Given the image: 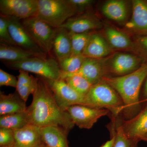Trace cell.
<instances>
[{"label":"cell","mask_w":147,"mask_h":147,"mask_svg":"<svg viewBox=\"0 0 147 147\" xmlns=\"http://www.w3.org/2000/svg\"><path fill=\"white\" fill-rule=\"evenodd\" d=\"M5 17L7 19L11 36L16 46L34 53L41 57L47 58V55L34 42L21 20L13 17Z\"/></svg>","instance_id":"9"},{"label":"cell","mask_w":147,"mask_h":147,"mask_svg":"<svg viewBox=\"0 0 147 147\" xmlns=\"http://www.w3.org/2000/svg\"><path fill=\"white\" fill-rule=\"evenodd\" d=\"M42 142L45 147H69L68 133L58 127L49 126L40 127Z\"/></svg>","instance_id":"19"},{"label":"cell","mask_w":147,"mask_h":147,"mask_svg":"<svg viewBox=\"0 0 147 147\" xmlns=\"http://www.w3.org/2000/svg\"><path fill=\"white\" fill-rule=\"evenodd\" d=\"M106 40L112 49L134 50V42L125 33L111 27H106L104 30Z\"/></svg>","instance_id":"23"},{"label":"cell","mask_w":147,"mask_h":147,"mask_svg":"<svg viewBox=\"0 0 147 147\" xmlns=\"http://www.w3.org/2000/svg\"><path fill=\"white\" fill-rule=\"evenodd\" d=\"M4 64L10 69L32 72L45 79H61L62 72L59 65L53 58L35 57L18 62Z\"/></svg>","instance_id":"5"},{"label":"cell","mask_w":147,"mask_h":147,"mask_svg":"<svg viewBox=\"0 0 147 147\" xmlns=\"http://www.w3.org/2000/svg\"><path fill=\"white\" fill-rule=\"evenodd\" d=\"M75 125L80 128L90 129L98 120L107 115L110 111L105 109L92 108L84 105H74L65 109Z\"/></svg>","instance_id":"8"},{"label":"cell","mask_w":147,"mask_h":147,"mask_svg":"<svg viewBox=\"0 0 147 147\" xmlns=\"http://www.w3.org/2000/svg\"><path fill=\"white\" fill-rule=\"evenodd\" d=\"M147 76V63L142 64L136 71L123 76L107 77L102 81L113 87L122 99V114L126 120L136 115L142 108L140 92Z\"/></svg>","instance_id":"2"},{"label":"cell","mask_w":147,"mask_h":147,"mask_svg":"<svg viewBox=\"0 0 147 147\" xmlns=\"http://www.w3.org/2000/svg\"><path fill=\"white\" fill-rule=\"evenodd\" d=\"M111 137L110 140H108L105 144H103L100 147H113L115 141V135L114 132L112 130Z\"/></svg>","instance_id":"36"},{"label":"cell","mask_w":147,"mask_h":147,"mask_svg":"<svg viewBox=\"0 0 147 147\" xmlns=\"http://www.w3.org/2000/svg\"><path fill=\"white\" fill-rule=\"evenodd\" d=\"M113 50L103 37L97 33L92 32L83 55L86 58L100 59L108 56Z\"/></svg>","instance_id":"18"},{"label":"cell","mask_w":147,"mask_h":147,"mask_svg":"<svg viewBox=\"0 0 147 147\" xmlns=\"http://www.w3.org/2000/svg\"><path fill=\"white\" fill-rule=\"evenodd\" d=\"M77 15L76 8L69 0H38L36 16L56 28Z\"/></svg>","instance_id":"4"},{"label":"cell","mask_w":147,"mask_h":147,"mask_svg":"<svg viewBox=\"0 0 147 147\" xmlns=\"http://www.w3.org/2000/svg\"><path fill=\"white\" fill-rule=\"evenodd\" d=\"M18 79L16 77L9 74L2 69H0V86H8L16 88Z\"/></svg>","instance_id":"34"},{"label":"cell","mask_w":147,"mask_h":147,"mask_svg":"<svg viewBox=\"0 0 147 147\" xmlns=\"http://www.w3.org/2000/svg\"><path fill=\"white\" fill-rule=\"evenodd\" d=\"M35 57H40L18 46L0 43V59L4 63L18 62Z\"/></svg>","instance_id":"22"},{"label":"cell","mask_w":147,"mask_h":147,"mask_svg":"<svg viewBox=\"0 0 147 147\" xmlns=\"http://www.w3.org/2000/svg\"><path fill=\"white\" fill-rule=\"evenodd\" d=\"M147 102V100H146V101H145V102H144H144Z\"/></svg>","instance_id":"38"},{"label":"cell","mask_w":147,"mask_h":147,"mask_svg":"<svg viewBox=\"0 0 147 147\" xmlns=\"http://www.w3.org/2000/svg\"><path fill=\"white\" fill-rule=\"evenodd\" d=\"M111 126L115 135L113 147H137L138 142L129 139L125 134L119 119H113Z\"/></svg>","instance_id":"26"},{"label":"cell","mask_w":147,"mask_h":147,"mask_svg":"<svg viewBox=\"0 0 147 147\" xmlns=\"http://www.w3.org/2000/svg\"><path fill=\"white\" fill-rule=\"evenodd\" d=\"M88 106L107 109L111 112L113 118L118 117L124 110V104L119 94L104 81L92 86L86 96Z\"/></svg>","instance_id":"3"},{"label":"cell","mask_w":147,"mask_h":147,"mask_svg":"<svg viewBox=\"0 0 147 147\" xmlns=\"http://www.w3.org/2000/svg\"><path fill=\"white\" fill-rule=\"evenodd\" d=\"M132 118L120 120L121 126L129 139L139 142L147 133V102Z\"/></svg>","instance_id":"13"},{"label":"cell","mask_w":147,"mask_h":147,"mask_svg":"<svg viewBox=\"0 0 147 147\" xmlns=\"http://www.w3.org/2000/svg\"><path fill=\"white\" fill-rule=\"evenodd\" d=\"M30 123L27 110L22 113L4 115L0 117V127L16 130Z\"/></svg>","instance_id":"25"},{"label":"cell","mask_w":147,"mask_h":147,"mask_svg":"<svg viewBox=\"0 0 147 147\" xmlns=\"http://www.w3.org/2000/svg\"><path fill=\"white\" fill-rule=\"evenodd\" d=\"M38 78L37 86L33 94L32 101L27 107L30 124L40 127H58L68 133L75 125L68 113L58 105L45 80L40 76Z\"/></svg>","instance_id":"1"},{"label":"cell","mask_w":147,"mask_h":147,"mask_svg":"<svg viewBox=\"0 0 147 147\" xmlns=\"http://www.w3.org/2000/svg\"><path fill=\"white\" fill-rule=\"evenodd\" d=\"M26 101L16 91L13 93L5 94L0 92V115L1 116L22 113L27 110Z\"/></svg>","instance_id":"21"},{"label":"cell","mask_w":147,"mask_h":147,"mask_svg":"<svg viewBox=\"0 0 147 147\" xmlns=\"http://www.w3.org/2000/svg\"><path fill=\"white\" fill-rule=\"evenodd\" d=\"M58 63L72 55L70 33L64 28L56 29L52 43V52Z\"/></svg>","instance_id":"17"},{"label":"cell","mask_w":147,"mask_h":147,"mask_svg":"<svg viewBox=\"0 0 147 147\" xmlns=\"http://www.w3.org/2000/svg\"><path fill=\"white\" fill-rule=\"evenodd\" d=\"M62 79L74 90L82 95H86L93 86L86 79L79 75L67 76Z\"/></svg>","instance_id":"28"},{"label":"cell","mask_w":147,"mask_h":147,"mask_svg":"<svg viewBox=\"0 0 147 147\" xmlns=\"http://www.w3.org/2000/svg\"><path fill=\"white\" fill-rule=\"evenodd\" d=\"M74 6L78 14L90 11L94 1L92 0H69Z\"/></svg>","instance_id":"33"},{"label":"cell","mask_w":147,"mask_h":147,"mask_svg":"<svg viewBox=\"0 0 147 147\" xmlns=\"http://www.w3.org/2000/svg\"><path fill=\"white\" fill-rule=\"evenodd\" d=\"M133 42V51L139 54L140 57L143 58L147 60V34L138 35L135 38Z\"/></svg>","instance_id":"31"},{"label":"cell","mask_w":147,"mask_h":147,"mask_svg":"<svg viewBox=\"0 0 147 147\" xmlns=\"http://www.w3.org/2000/svg\"><path fill=\"white\" fill-rule=\"evenodd\" d=\"M104 16L113 21L122 23L125 22L128 16V5L123 0H110L102 5L101 9Z\"/></svg>","instance_id":"20"},{"label":"cell","mask_w":147,"mask_h":147,"mask_svg":"<svg viewBox=\"0 0 147 147\" xmlns=\"http://www.w3.org/2000/svg\"><path fill=\"white\" fill-rule=\"evenodd\" d=\"M141 59L129 53H119L105 59L108 73L123 76L136 71L141 66Z\"/></svg>","instance_id":"11"},{"label":"cell","mask_w":147,"mask_h":147,"mask_svg":"<svg viewBox=\"0 0 147 147\" xmlns=\"http://www.w3.org/2000/svg\"><path fill=\"white\" fill-rule=\"evenodd\" d=\"M132 5V15L125 24V28L139 34H147V1L134 0Z\"/></svg>","instance_id":"16"},{"label":"cell","mask_w":147,"mask_h":147,"mask_svg":"<svg viewBox=\"0 0 147 147\" xmlns=\"http://www.w3.org/2000/svg\"><path fill=\"white\" fill-rule=\"evenodd\" d=\"M102 26L101 21L90 11L69 18L60 28L75 33H83L101 28Z\"/></svg>","instance_id":"14"},{"label":"cell","mask_w":147,"mask_h":147,"mask_svg":"<svg viewBox=\"0 0 147 147\" xmlns=\"http://www.w3.org/2000/svg\"><path fill=\"white\" fill-rule=\"evenodd\" d=\"M17 79L16 91L20 97L26 102L29 96L33 94L36 90L39 78H35L32 75H30L28 71L19 70Z\"/></svg>","instance_id":"24"},{"label":"cell","mask_w":147,"mask_h":147,"mask_svg":"<svg viewBox=\"0 0 147 147\" xmlns=\"http://www.w3.org/2000/svg\"><path fill=\"white\" fill-rule=\"evenodd\" d=\"M42 78L52 91L58 105L64 111L69 106L74 105L88 106L86 96L82 95L75 91L63 79L54 80Z\"/></svg>","instance_id":"7"},{"label":"cell","mask_w":147,"mask_h":147,"mask_svg":"<svg viewBox=\"0 0 147 147\" xmlns=\"http://www.w3.org/2000/svg\"><path fill=\"white\" fill-rule=\"evenodd\" d=\"M86 57L84 55H71L59 63L62 74H71L78 71Z\"/></svg>","instance_id":"27"},{"label":"cell","mask_w":147,"mask_h":147,"mask_svg":"<svg viewBox=\"0 0 147 147\" xmlns=\"http://www.w3.org/2000/svg\"><path fill=\"white\" fill-rule=\"evenodd\" d=\"M145 81L144 88L142 91V97L140 98V102L142 104L147 100V76Z\"/></svg>","instance_id":"35"},{"label":"cell","mask_w":147,"mask_h":147,"mask_svg":"<svg viewBox=\"0 0 147 147\" xmlns=\"http://www.w3.org/2000/svg\"><path fill=\"white\" fill-rule=\"evenodd\" d=\"M14 142V130L0 127V147H13Z\"/></svg>","instance_id":"32"},{"label":"cell","mask_w":147,"mask_h":147,"mask_svg":"<svg viewBox=\"0 0 147 147\" xmlns=\"http://www.w3.org/2000/svg\"><path fill=\"white\" fill-rule=\"evenodd\" d=\"M0 42L3 44L16 46L11 36L7 19L3 15H0Z\"/></svg>","instance_id":"30"},{"label":"cell","mask_w":147,"mask_h":147,"mask_svg":"<svg viewBox=\"0 0 147 147\" xmlns=\"http://www.w3.org/2000/svg\"><path fill=\"white\" fill-rule=\"evenodd\" d=\"M92 32H87L83 33H75L70 32L72 47V55H83L84 49Z\"/></svg>","instance_id":"29"},{"label":"cell","mask_w":147,"mask_h":147,"mask_svg":"<svg viewBox=\"0 0 147 147\" xmlns=\"http://www.w3.org/2000/svg\"><path fill=\"white\" fill-rule=\"evenodd\" d=\"M21 22L41 50L46 55H51L57 28L36 16L22 20Z\"/></svg>","instance_id":"6"},{"label":"cell","mask_w":147,"mask_h":147,"mask_svg":"<svg viewBox=\"0 0 147 147\" xmlns=\"http://www.w3.org/2000/svg\"><path fill=\"white\" fill-rule=\"evenodd\" d=\"M142 141H144L147 142V133L143 137V139H142Z\"/></svg>","instance_id":"37"},{"label":"cell","mask_w":147,"mask_h":147,"mask_svg":"<svg viewBox=\"0 0 147 147\" xmlns=\"http://www.w3.org/2000/svg\"><path fill=\"white\" fill-rule=\"evenodd\" d=\"M108 72L104 59L86 58L79 70L71 74L61 73V79L66 76L79 75L84 77L92 85L99 83L107 76Z\"/></svg>","instance_id":"12"},{"label":"cell","mask_w":147,"mask_h":147,"mask_svg":"<svg viewBox=\"0 0 147 147\" xmlns=\"http://www.w3.org/2000/svg\"><path fill=\"white\" fill-rule=\"evenodd\" d=\"M38 0H1V15L22 20L36 16Z\"/></svg>","instance_id":"10"},{"label":"cell","mask_w":147,"mask_h":147,"mask_svg":"<svg viewBox=\"0 0 147 147\" xmlns=\"http://www.w3.org/2000/svg\"><path fill=\"white\" fill-rule=\"evenodd\" d=\"M15 142L13 147H45L42 142L40 127L27 125L20 129L14 130Z\"/></svg>","instance_id":"15"}]
</instances>
